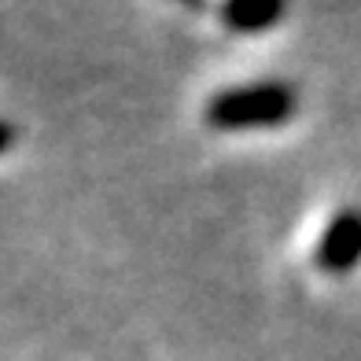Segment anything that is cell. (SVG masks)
Wrapping results in <instances>:
<instances>
[{
  "label": "cell",
  "instance_id": "6da1fadb",
  "mask_svg": "<svg viewBox=\"0 0 361 361\" xmlns=\"http://www.w3.org/2000/svg\"><path fill=\"white\" fill-rule=\"evenodd\" d=\"M299 92L288 81H255V85H233L207 100V126L221 133H243V129H276L295 118Z\"/></svg>",
  "mask_w": 361,
  "mask_h": 361
},
{
  "label": "cell",
  "instance_id": "7a4b0ae2",
  "mask_svg": "<svg viewBox=\"0 0 361 361\" xmlns=\"http://www.w3.org/2000/svg\"><path fill=\"white\" fill-rule=\"evenodd\" d=\"M314 262L321 273L343 276L361 262V210H339L324 225V233L314 247Z\"/></svg>",
  "mask_w": 361,
  "mask_h": 361
},
{
  "label": "cell",
  "instance_id": "3957f363",
  "mask_svg": "<svg viewBox=\"0 0 361 361\" xmlns=\"http://www.w3.org/2000/svg\"><path fill=\"white\" fill-rule=\"evenodd\" d=\"M288 11V0H221L218 8V19L225 23V30L233 34H266L276 23L284 19Z\"/></svg>",
  "mask_w": 361,
  "mask_h": 361
},
{
  "label": "cell",
  "instance_id": "277c9868",
  "mask_svg": "<svg viewBox=\"0 0 361 361\" xmlns=\"http://www.w3.org/2000/svg\"><path fill=\"white\" fill-rule=\"evenodd\" d=\"M15 140H19V129H15L11 122H4V118H0V155H4V152H11V147H15Z\"/></svg>",
  "mask_w": 361,
  "mask_h": 361
},
{
  "label": "cell",
  "instance_id": "5b68a950",
  "mask_svg": "<svg viewBox=\"0 0 361 361\" xmlns=\"http://www.w3.org/2000/svg\"><path fill=\"white\" fill-rule=\"evenodd\" d=\"M173 4H180L185 11H203V8L210 4V0H173Z\"/></svg>",
  "mask_w": 361,
  "mask_h": 361
}]
</instances>
